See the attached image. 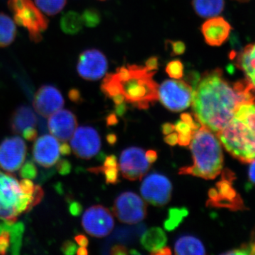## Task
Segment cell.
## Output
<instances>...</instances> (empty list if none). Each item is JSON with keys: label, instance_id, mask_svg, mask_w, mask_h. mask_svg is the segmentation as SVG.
I'll use <instances>...</instances> for the list:
<instances>
[{"label": "cell", "instance_id": "obj_1", "mask_svg": "<svg viewBox=\"0 0 255 255\" xmlns=\"http://www.w3.org/2000/svg\"><path fill=\"white\" fill-rule=\"evenodd\" d=\"M255 101V87L246 79L231 83L220 68L203 74L193 96V116L217 133L227 125L241 104Z\"/></svg>", "mask_w": 255, "mask_h": 255}, {"label": "cell", "instance_id": "obj_2", "mask_svg": "<svg viewBox=\"0 0 255 255\" xmlns=\"http://www.w3.org/2000/svg\"><path fill=\"white\" fill-rule=\"evenodd\" d=\"M228 153L243 163L255 159V101L241 104L233 118L216 133Z\"/></svg>", "mask_w": 255, "mask_h": 255}, {"label": "cell", "instance_id": "obj_3", "mask_svg": "<svg viewBox=\"0 0 255 255\" xmlns=\"http://www.w3.org/2000/svg\"><path fill=\"white\" fill-rule=\"evenodd\" d=\"M189 145L193 164L179 169V174L214 179L221 173L224 157L221 142L214 132L201 126L194 131Z\"/></svg>", "mask_w": 255, "mask_h": 255}, {"label": "cell", "instance_id": "obj_4", "mask_svg": "<svg viewBox=\"0 0 255 255\" xmlns=\"http://www.w3.org/2000/svg\"><path fill=\"white\" fill-rule=\"evenodd\" d=\"M156 71L145 66L127 65L120 67L114 73L120 94L126 103L131 104L139 110H147L158 100V87L153 80Z\"/></svg>", "mask_w": 255, "mask_h": 255}, {"label": "cell", "instance_id": "obj_5", "mask_svg": "<svg viewBox=\"0 0 255 255\" xmlns=\"http://www.w3.org/2000/svg\"><path fill=\"white\" fill-rule=\"evenodd\" d=\"M32 197L25 195L14 176L0 171V219L8 225L16 223L18 215L31 209Z\"/></svg>", "mask_w": 255, "mask_h": 255}, {"label": "cell", "instance_id": "obj_6", "mask_svg": "<svg viewBox=\"0 0 255 255\" xmlns=\"http://www.w3.org/2000/svg\"><path fill=\"white\" fill-rule=\"evenodd\" d=\"M15 22L26 28L31 41L39 42L48 26V18L31 0H9Z\"/></svg>", "mask_w": 255, "mask_h": 255}, {"label": "cell", "instance_id": "obj_7", "mask_svg": "<svg viewBox=\"0 0 255 255\" xmlns=\"http://www.w3.org/2000/svg\"><path fill=\"white\" fill-rule=\"evenodd\" d=\"M194 89L186 80H167L158 87V100L167 110L180 112L192 102Z\"/></svg>", "mask_w": 255, "mask_h": 255}, {"label": "cell", "instance_id": "obj_8", "mask_svg": "<svg viewBox=\"0 0 255 255\" xmlns=\"http://www.w3.org/2000/svg\"><path fill=\"white\" fill-rule=\"evenodd\" d=\"M236 176L228 169L222 170L221 179L216 183V188L209 191V200L206 206L211 207L226 208L232 211L245 209L241 196L234 189L233 182Z\"/></svg>", "mask_w": 255, "mask_h": 255}, {"label": "cell", "instance_id": "obj_9", "mask_svg": "<svg viewBox=\"0 0 255 255\" xmlns=\"http://www.w3.org/2000/svg\"><path fill=\"white\" fill-rule=\"evenodd\" d=\"M113 212L121 222L136 224L147 216V206L141 198L131 191L122 193L114 201Z\"/></svg>", "mask_w": 255, "mask_h": 255}, {"label": "cell", "instance_id": "obj_10", "mask_svg": "<svg viewBox=\"0 0 255 255\" xmlns=\"http://www.w3.org/2000/svg\"><path fill=\"white\" fill-rule=\"evenodd\" d=\"M172 185L163 174L152 173L144 179L140 187L142 197L147 203L155 206L168 204L172 196Z\"/></svg>", "mask_w": 255, "mask_h": 255}, {"label": "cell", "instance_id": "obj_11", "mask_svg": "<svg viewBox=\"0 0 255 255\" xmlns=\"http://www.w3.org/2000/svg\"><path fill=\"white\" fill-rule=\"evenodd\" d=\"M82 225L90 236L99 238L106 237L113 231V216L105 206H93L85 211L82 216Z\"/></svg>", "mask_w": 255, "mask_h": 255}, {"label": "cell", "instance_id": "obj_12", "mask_svg": "<svg viewBox=\"0 0 255 255\" xmlns=\"http://www.w3.org/2000/svg\"><path fill=\"white\" fill-rule=\"evenodd\" d=\"M145 151L137 147H128L122 152L119 159V170L128 180H141L150 169Z\"/></svg>", "mask_w": 255, "mask_h": 255}, {"label": "cell", "instance_id": "obj_13", "mask_svg": "<svg viewBox=\"0 0 255 255\" xmlns=\"http://www.w3.org/2000/svg\"><path fill=\"white\" fill-rule=\"evenodd\" d=\"M108 69V60L102 52L88 49L82 52L78 58L77 70L82 78L90 81L100 80Z\"/></svg>", "mask_w": 255, "mask_h": 255}, {"label": "cell", "instance_id": "obj_14", "mask_svg": "<svg viewBox=\"0 0 255 255\" xmlns=\"http://www.w3.org/2000/svg\"><path fill=\"white\" fill-rule=\"evenodd\" d=\"M26 145L21 137L4 139L0 144V167L8 172L21 168L26 155Z\"/></svg>", "mask_w": 255, "mask_h": 255}, {"label": "cell", "instance_id": "obj_15", "mask_svg": "<svg viewBox=\"0 0 255 255\" xmlns=\"http://www.w3.org/2000/svg\"><path fill=\"white\" fill-rule=\"evenodd\" d=\"M70 145L79 158L89 159L100 152L101 139L94 128L80 127L75 131Z\"/></svg>", "mask_w": 255, "mask_h": 255}, {"label": "cell", "instance_id": "obj_16", "mask_svg": "<svg viewBox=\"0 0 255 255\" xmlns=\"http://www.w3.org/2000/svg\"><path fill=\"white\" fill-rule=\"evenodd\" d=\"M65 101L59 90L53 85H43L35 94L33 107L41 117H49L63 108Z\"/></svg>", "mask_w": 255, "mask_h": 255}, {"label": "cell", "instance_id": "obj_17", "mask_svg": "<svg viewBox=\"0 0 255 255\" xmlns=\"http://www.w3.org/2000/svg\"><path fill=\"white\" fill-rule=\"evenodd\" d=\"M48 127L53 136L60 141L66 142L73 136L78 127V122L73 112L60 110L50 116Z\"/></svg>", "mask_w": 255, "mask_h": 255}, {"label": "cell", "instance_id": "obj_18", "mask_svg": "<svg viewBox=\"0 0 255 255\" xmlns=\"http://www.w3.org/2000/svg\"><path fill=\"white\" fill-rule=\"evenodd\" d=\"M60 144L56 137L50 135L38 137L33 145V155L35 162L49 168L57 163L60 157Z\"/></svg>", "mask_w": 255, "mask_h": 255}, {"label": "cell", "instance_id": "obj_19", "mask_svg": "<svg viewBox=\"0 0 255 255\" xmlns=\"http://www.w3.org/2000/svg\"><path fill=\"white\" fill-rule=\"evenodd\" d=\"M232 26L224 18L211 17L201 25V31L204 40L211 46H221L227 41Z\"/></svg>", "mask_w": 255, "mask_h": 255}, {"label": "cell", "instance_id": "obj_20", "mask_svg": "<svg viewBox=\"0 0 255 255\" xmlns=\"http://www.w3.org/2000/svg\"><path fill=\"white\" fill-rule=\"evenodd\" d=\"M235 64L244 73L246 80L255 87V43L248 45L238 53Z\"/></svg>", "mask_w": 255, "mask_h": 255}, {"label": "cell", "instance_id": "obj_21", "mask_svg": "<svg viewBox=\"0 0 255 255\" xmlns=\"http://www.w3.org/2000/svg\"><path fill=\"white\" fill-rule=\"evenodd\" d=\"M38 119L34 112L27 106H21L15 110L11 119V128L14 133H22L28 127H35Z\"/></svg>", "mask_w": 255, "mask_h": 255}, {"label": "cell", "instance_id": "obj_22", "mask_svg": "<svg viewBox=\"0 0 255 255\" xmlns=\"http://www.w3.org/2000/svg\"><path fill=\"white\" fill-rule=\"evenodd\" d=\"M176 255H206V250L200 240L192 236H182L174 246Z\"/></svg>", "mask_w": 255, "mask_h": 255}, {"label": "cell", "instance_id": "obj_23", "mask_svg": "<svg viewBox=\"0 0 255 255\" xmlns=\"http://www.w3.org/2000/svg\"><path fill=\"white\" fill-rule=\"evenodd\" d=\"M167 242V238L165 233L162 228L159 227L150 228L140 238L142 246L150 253L163 248Z\"/></svg>", "mask_w": 255, "mask_h": 255}, {"label": "cell", "instance_id": "obj_24", "mask_svg": "<svg viewBox=\"0 0 255 255\" xmlns=\"http://www.w3.org/2000/svg\"><path fill=\"white\" fill-rule=\"evenodd\" d=\"M192 6L200 17H214L224 9L225 0H193Z\"/></svg>", "mask_w": 255, "mask_h": 255}, {"label": "cell", "instance_id": "obj_25", "mask_svg": "<svg viewBox=\"0 0 255 255\" xmlns=\"http://www.w3.org/2000/svg\"><path fill=\"white\" fill-rule=\"evenodd\" d=\"M16 36V27L7 15L0 13V48L9 46Z\"/></svg>", "mask_w": 255, "mask_h": 255}, {"label": "cell", "instance_id": "obj_26", "mask_svg": "<svg viewBox=\"0 0 255 255\" xmlns=\"http://www.w3.org/2000/svg\"><path fill=\"white\" fill-rule=\"evenodd\" d=\"M82 15L76 11H70L65 13L60 20V26L65 33L74 35L80 33L83 28Z\"/></svg>", "mask_w": 255, "mask_h": 255}, {"label": "cell", "instance_id": "obj_27", "mask_svg": "<svg viewBox=\"0 0 255 255\" xmlns=\"http://www.w3.org/2000/svg\"><path fill=\"white\" fill-rule=\"evenodd\" d=\"M189 211L187 208H172L169 210L168 218L164 222L166 231H172L182 223L183 219L187 217Z\"/></svg>", "mask_w": 255, "mask_h": 255}, {"label": "cell", "instance_id": "obj_28", "mask_svg": "<svg viewBox=\"0 0 255 255\" xmlns=\"http://www.w3.org/2000/svg\"><path fill=\"white\" fill-rule=\"evenodd\" d=\"M35 2L45 14L53 16L64 9L66 0H35Z\"/></svg>", "mask_w": 255, "mask_h": 255}, {"label": "cell", "instance_id": "obj_29", "mask_svg": "<svg viewBox=\"0 0 255 255\" xmlns=\"http://www.w3.org/2000/svg\"><path fill=\"white\" fill-rule=\"evenodd\" d=\"M89 170L95 174L104 173L107 184H116L119 182V167H106L105 166H102V167H93Z\"/></svg>", "mask_w": 255, "mask_h": 255}, {"label": "cell", "instance_id": "obj_30", "mask_svg": "<svg viewBox=\"0 0 255 255\" xmlns=\"http://www.w3.org/2000/svg\"><path fill=\"white\" fill-rule=\"evenodd\" d=\"M165 71L171 78L180 80L184 76V65L180 60H171L166 66Z\"/></svg>", "mask_w": 255, "mask_h": 255}, {"label": "cell", "instance_id": "obj_31", "mask_svg": "<svg viewBox=\"0 0 255 255\" xmlns=\"http://www.w3.org/2000/svg\"><path fill=\"white\" fill-rule=\"evenodd\" d=\"M2 231L0 233V255H6L11 248V235L8 224L2 223Z\"/></svg>", "mask_w": 255, "mask_h": 255}, {"label": "cell", "instance_id": "obj_32", "mask_svg": "<svg viewBox=\"0 0 255 255\" xmlns=\"http://www.w3.org/2000/svg\"><path fill=\"white\" fill-rule=\"evenodd\" d=\"M223 255H255V231L252 233L251 240L237 249L226 252Z\"/></svg>", "mask_w": 255, "mask_h": 255}, {"label": "cell", "instance_id": "obj_33", "mask_svg": "<svg viewBox=\"0 0 255 255\" xmlns=\"http://www.w3.org/2000/svg\"><path fill=\"white\" fill-rule=\"evenodd\" d=\"M84 25L87 27H95L101 22L100 12L97 9H87L82 14Z\"/></svg>", "mask_w": 255, "mask_h": 255}, {"label": "cell", "instance_id": "obj_34", "mask_svg": "<svg viewBox=\"0 0 255 255\" xmlns=\"http://www.w3.org/2000/svg\"><path fill=\"white\" fill-rule=\"evenodd\" d=\"M19 174L24 179H34L37 176V169L35 164L31 161H27L22 167H21Z\"/></svg>", "mask_w": 255, "mask_h": 255}, {"label": "cell", "instance_id": "obj_35", "mask_svg": "<svg viewBox=\"0 0 255 255\" xmlns=\"http://www.w3.org/2000/svg\"><path fill=\"white\" fill-rule=\"evenodd\" d=\"M166 47H169L171 55H181L184 54L186 51V45L181 41H167L165 43Z\"/></svg>", "mask_w": 255, "mask_h": 255}, {"label": "cell", "instance_id": "obj_36", "mask_svg": "<svg viewBox=\"0 0 255 255\" xmlns=\"http://www.w3.org/2000/svg\"><path fill=\"white\" fill-rule=\"evenodd\" d=\"M20 188L25 195L31 196L33 199V191L35 189V185L29 179H23L21 182L19 183Z\"/></svg>", "mask_w": 255, "mask_h": 255}, {"label": "cell", "instance_id": "obj_37", "mask_svg": "<svg viewBox=\"0 0 255 255\" xmlns=\"http://www.w3.org/2000/svg\"><path fill=\"white\" fill-rule=\"evenodd\" d=\"M56 169L60 174L66 175L71 171L72 166L69 161L66 159H60L57 162Z\"/></svg>", "mask_w": 255, "mask_h": 255}, {"label": "cell", "instance_id": "obj_38", "mask_svg": "<svg viewBox=\"0 0 255 255\" xmlns=\"http://www.w3.org/2000/svg\"><path fill=\"white\" fill-rule=\"evenodd\" d=\"M175 130H177L178 133L184 134V135H189L194 132L191 128V126L189 124L182 122V121H178L174 125Z\"/></svg>", "mask_w": 255, "mask_h": 255}, {"label": "cell", "instance_id": "obj_39", "mask_svg": "<svg viewBox=\"0 0 255 255\" xmlns=\"http://www.w3.org/2000/svg\"><path fill=\"white\" fill-rule=\"evenodd\" d=\"M43 195H44V192H43L41 187L40 186H35V189L33 194V199H32L31 209L41 202Z\"/></svg>", "mask_w": 255, "mask_h": 255}, {"label": "cell", "instance_id": "obj_40", "mask_svg": "<svg viewBox=\"0 0 255 255\" xmlns=\"http://www.w3.org/2000/svg\"><path fill=\"white\" fill-rule=\"evenodd\" d=\"M61 250L64 254L72 255L75 254L78 249L75 243L70 241H67L63 243Z\"/></svg>", "mask_w": 255, "mask_h": 255}, {"label": "cell", "instance_id": "obj_41", "mask_svg": "<svg viewBox=\"0 0 255 255\" xmlns=\"http://www.w3.org/2000/svg\"><path fill=\"white\" fill-rule=\"evenodd\" d=\"M22 134L23 137L30 142L34 141L35 140H36L37 136H38V132L34 128V127L27 128L23 130Z\"/></svg>", "mask_w": 255, "mask_h": 255}, {"label": "cell", "instance_id": "obj_42", "mask_svg": "<svg viewBox=\"0 0 255 255\" xmlns=\"http://www.w3.org/2000/svg\"><path fill=\"white\" fill-rule=\"evenodd\" d=\"M145 67L150 71H156L159 68V60L157 57H151L146 61Z\"/></svg>", "mask_w": 255, "mask_h": 255}, {"label": "cell", "instance_id": "obj_43", "mask_svg": "<svg viewBox=\"0 0 255 255\" xmlns=\"http://www.w3.org/2000/svg\"><path fill=\"white\" fill-rule=\"evenodd\" d=\"M128 253V250L122 245L114 246L110 251V254L113 255H127Z\"/></svg>", "mask_w": 255, "mask_h": 255}, {"label": "cell", "instance_id": "obj_44", "mask_svg": "<svg viewBox=\"0 0 255 255\" xmlns=\"http://www.w3.org/2000/svg\"><path fill=\"white\" fill-rule=\"evenodd\" d=\"M193 133L189 134V135L178 133V143L179 144V145L184 146V147L189 145L191 139H192Z\"/></svg>", "mask_w": 255, "mask_h": 255}, {"label": "cell", "instance_id": "obj_45", "mask_svg": "<svg viewBox=\"0 0 255 255\" xmlns=\"http://www.w3.org/2000/svg\"><path fill=\"white\" fill-rule=\"evenodd\" d=\"M69 209H70V214L73 215V216H78L81 214L82 206L81 204L75 201V202L72 203V204H70Z\"/></svg>", "mask_w": 255, "mask_h": 255}, {"label": "cell", "instance_id": "obj_46", "mask_svg": "<svg viewBox=\"0 0 255 255\" xmlns=\"http://www.w3.org/2000/svg\"><path fill=\"white\" fill-rule=\"evenodd\" d=\"M104 166L106 167H119L117 157L114 155L108 156V157L105 159V162H104Z\"/></svg>", "mask_w": 255, "mask_h": 255}, {"label": "cell", "instance_id": "obj_47", "mask_svg": "<svg viewBox=\"0 0 255 255\" xmlns=\"http://www.w3.org/2000/svg\"><path fill=\"white\" fill-rule=\"evenodd\" d=\"M69 98L72 102H75V103H80L82 102L81 95H80V92L78 90L73 89L70 90L69 92Z\"/></svg>", "mask_w": 255, "mask_h": 255}, {"label": "cell", "instance_id": "obj_48", "mask_svg": "<svg viewBox=\"0 0 255 255\" xmlns=\"http://www.w3.org/2000/svg\"><path fill=\"white\" fill-rule=\"evenodd\" d=\"M164 140L168 145L174 146L178 143V134L176 132H173V133L171 132L170 134L167 135V136L164 137Z\"/></svg>", "mask_w": 255, "mask_h": 255}, {"label": "cell", "instance_id": "obj_49", "mask_svg": "<svg viewBox=\"0 0 255 255\" xmlns=\"http://www.w3.org/2000/svg\"><path fill=\"white\" fill-rule=\"evenodd\" d=\"M145 157L149 163H154L157 159V152L155 150H149L145 153Z\"/></svg>", "mask_w": 255, "mask_h": 255}, {"label": "cell", "instance_id": "obj_50", "mask_svg": "<svg viewBox=\"0 0 255 255\" xmlns=\"http://www.w3.org/2000/svg\"><path fill=\"white\" fill-rule=\"evenodd\" d=\"M161 129H162V133L164 134V135H169L171 132L175 130V128H174V125L170 123H165L162 124V127H161Z\"/></svg>", "mask_w": 255, "mask_h": 255}, {"label": "cell", "instance_id": "obj_51", "mask_svg": "<svg viewBox=\"0 0 255 255\" xmlns=\"http://www.w3.org/2000/svg\"><path fill=\"white\" fill-rule=\"evenodd\" d=\"M75 240L80 246L85 247V248L88 246V239L86 236H83V235H78V236H75Z\"/></svg>", "mask_w": 255, "mask_h": 255}, {"label": "cell", "instance_id": "obj_52", "mask_svg": "<svg viewBox=\"0 0 255 255\" xmlns=\"http://www.w3.org/2000/svg\"><path fill=\"white\" fill-rule=\"evenodd\" d=\"M126 104L127 103L124 102V103L121 104V105H115L116 114H117L119 117H123L126 112H127V107Z\"/></svg>", "mask_w": 255, "mask_h": 255}, {"label": "cell", "instance_id": "obj_53", "mask_svg": "<svg viewBox=\"0 0 255 255\" xmlns=\"http://www.w3.org/2000/svg\"><path fill=\"white\" fill-rule=\"evenodd\" d=\"M59 150L62 155H68L71 153L72 149L66 142H64L60 145Z\"/></svg>", "mask_w": 255, "mask_h": 255}, {"label": "cell", "instance_id": "obj_54", "mask_svg": "<svg viewBox=\"0 0 255 255\" xmlns=\"http://www.w3.org/2000/svg\"><path fill=\"white\" fill-rule=\"evenodd\" d=\"M151 255H172V251H171L170 248L169 247H163L157 251L152 252Z\"/></svg>", "mask_w": 255, "mask_h": 255}, {"label": "cell", "instance_id": "obj_55", "mask_svg": "<svg viewBox=\"0 0 255 255\" xmlns=\"http://www.w3.org/2000/svg\"><path fill=\"white\" fill-rule=\"evenodd\" d=\"M249 168V179L250 181L255 185V159L252 161Z\"/></svg>", "mask_w": 255, "mask_h": 255}, {"label": "cell", "instance_id": "obj_56", "mask_svg": "<svg viewBox=\"0 0 255 255\" xmlns=\"http://www.w3.org/2000/svg\"><path fill=\"white\" fill-rule=\"evenodd\" d=\"M119 123L118 118L115 114H111L107 117V126H116Z\"/></svg>", "mask_w": 255, "mask_h": 255}, {"label": "cell", "instance_id": "obj_57", "mask_svg": "<svg viewBox=\"0 0 255 255\" xmlns=\"http://www.w3.org/2000/svg\"><path fill=\"white\" fill-rule=\"evenodd\" d=\"M117 135H116L115 133H113V132H111V133H109L108 135H107V140L108 142V143L110 144V145H114L116 143H117Z\"/></svg>", "mask_w": 255, "mask_h": 255}, {"label": "cell", "instance_id": "obj_58", "mask_svg": "<svg viewBox=\"0 0 255 255\" xmlns=\"http://www.w3.org/2000/svg\"><path fill=\"white\" fill-rule=\"evenodd\" d=\"M77 254L78 255H87L89 253L85 247H81V248L77 250Z\"/></svg>", "mask_w": 255, "mask_h": 255}, {"label": "cell", "instance_id": "obj_59", "mask_svg": "<svg viewBox=\"0 0 255 255\" xmlns=\"http://www.w3.org/2000/svg\"><path fill=\"white\" fill-rule=\"evenodd\" d=\"M129 253L131 255H140V253H139L138 252L135 251V250H131V251L129 252Z\"/></svg>", "mask_w": 255, "mask_h": 255}, {"label": "cell", "instance_id": "obj_60", "mask_svg": "<svg viewBox=\"0 0 255 255\" xmlns=\"http://www.w3.org/2000/svg\"><path fill=\"white\" fill-rule=\"evenodd\" d=\"M236 1H240V2H248V1H251V0H236Z\"/></svg>", "mask_w": 255, "mask_h": 255}, {"label": "cell", "instance_id": "obj_61", "mask_svg": "<svg viewBox=\"0 0 255 255\" xmlns=\"http://www.w3.org/2000/svg\"><path fill=\"white\" fill-rule=\"evenodd\" d=\"M2 231V223H0V233Z\"/></svg>", "mask_w": 255, "mask_h": 255}]
</instances>
